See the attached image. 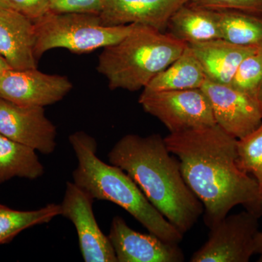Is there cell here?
I'll list each match as a JSON object with an SVG mask.
<instances>
[{
  "instance_id": "cell-29",
  "label": "cell",
  "mask_w": 262,
  "mask_h": 262,
  "mask_svg": "<svg viewBox=\"0 0 262 262\" xmlns=\"http://www.w3.org/2000/svg\"><path fill=\"white\" fill-rule=\"evenodd\" d=\"M2 9H9L4 0H0V10Z\"/></svg>"
},
{
  "instance_id": "cell-28",
  "label": "cell",
  "mask_w": 262,
  "mask_h": 262,
  "mask_svg": "<svg viewBox=\"0 0 262 262\" xmlns=\"http://www.w3.org/2000/svg\"><path fill=\"white\" fill-rule=\"evenodd\" d=\"M257 98L258 102H259L260 105H261V107L262 110V82L261 84H260L259 89H258Z\"/></svg>"
},
{
  "instance_id": "cell-18",
  "label": "cell",
  "mask_w": 262,
  "mask_h": 262,
  "mask_svg": "<svg viewBox=\"0 0 262 262\" xmlns=\"http://www.w3.org/2000/svg\"><path fill=\"white\" fill-rule=\"evenodd\" d=\"M44 173L36 150L0 134V184L13 178L35 180Z\"/></svg>"
},
{
  "instance_id": "cell-23",
  "label": "cell",
  "mask_w": 262,
  "mask_h": 262,
  "mask_svg": "<svg viewBox=\"0 0 262 262\" xmlns=\"http://www.w3.org/2000/svg\"><path fill=\"white\" fill-rule=\"evenodd\" d=\"M103 6V0H50L48 13L99 15Z\"/></svg>"
},
{
  "instance_id": "cell-27",
  "label": "cell",
  "mask_w": 262,
  "mask_h": 262,
  "mask_svg": "<svg viewBox=\"0 0 262 262\" xmlns=\"http://www.w3.org/2000/svg\"><path fill=\"white\" fill-rule=\"evenodd\" d=\"M10 70H12L11 67L8 64L6 60L0 55V75H3L5 72Z\"/></svg>"
},
{
  "instance_id": "cell-12",
  "label": "cell",
  "mask_w": 262,
  "mask_h": 262,
  "mask_svg": "<svg viewBox=\"0 0 262 262\" xmlns=\"http://www.w3.org/2000/svg\"><path fill=\"white\" fill-rule=\"evenodd\" d=\"M117 262H182L184 255L178 244L166 242L155 234L131 229L123 218L114 217L108 235Z\"/></svg>"
},
{
  "instance_id": "cell-10",
  "label": "cell",
  "mask_w": 262,
  "mask_h": 262,
  "mask_svg": "<svg viewBox=\"0 0 262 262\" xmlns=\"http://www.w3.org/2000/svg\"><path fill=\"white\" fill-rule=\"evenodd\" d=\"M73 85L66 76L37 69L10 70L0 75V98L24 106L45 107L59 102Z\"/></svg>"
},
{
  "instance_id": "cell-2",
  "label": "cell",
  "mask_w": 262,
  "mask_h": 262,
  "mask_svg": "<svg viewBox=\"0 0 262 262\" xmlns=\"http://www.w3.org/2000/svg\"><path fill=\"white\" fill-rule=\"evenodd\" d=\"M108 162L121 168L162 215L185 234L203 213V206L183 177L179 160L160 134H127L110 150Z\"/></svg>"
},
{
  "instance_id": "cell-13",
  "label": "cell",
  "mask_w": 262,
  "mask_h": 262,
  "mask_svg": "<svg viewBox=\"0 0 262 262\" xmlns=\"http://www.w3.org/2000/svg\"><path fill=\"white\" fill-rule=\"evenodd\" d=\"M190 0H103L100 13L103 25L146 26L166 32L169 19Z\"/></svg>"
},
{
  "instance_id": "cell-11",
  "label": "cell",
  "mask_w": 262,
  "mask_h": 262,
  "mask_svg": "<svg viewBox=\"0 0 262 262\" xmlns=\"http://www.w3.org/2000/svg\"><path fill=\"white\" fill-rule=\"evenodd\" d=\"M0 134L43 155L56 148V127L44 107L24 106L0 98Z\"/></svg>"
},
{
  "instance_id": "cell-21",
  "label": "cell",
  "mask_w": 262,
  "mask_h": 262,
  "mask_svg": "<svg viewBox=\"0 0 262 262\" xmlns=\"http://www.w3.org/2000/svg\"><path fill=\"white\" fill-rule=\"evenodd\" d=\"M237 165L246 173L252 174L262 196V123L256 130L237 140Z\"/></svg>"
},
{
  "instance_id": "cell-7",
  "label": "cell",
  "mask_w": 262,
  "mask_h": 262,
  "mask_svg": "<svg viewBox=\"0 0 262 262\" xmlns=\"http://www.w3.org/2000/svg\"><path fill=\"white\" fill-rule=\"evenodd\" d=\"M259 215L246 211L227 215L209 227L208 239L191 262H248L255 254Z\"/></svg>"
},
{
  "instance_id": "cell-16",
  "label": "cell",
  "mask_w": 262,
  "mask_h": 262,
  "mask_svg": "<svg viewBox=\"0 0 262 262\" xmlns=\"http://www.w3.org/2000/svg\"><path fill=\"white\" fill-rule=\"evenodd\" d=\"M167 33L186 44L222 39L215 10L187 3L169 19Z\"/></svg>"
},
{
  "instance_id": "cell-14",
  "label": "cell",
  "mask_w": 262,
  "mask_h": 262,
  "mask_svg": "<svg viewBox=\"0 0 262 262\" xmlns=\"http://www.w3.org/2000/svg\"><path fill=\"white\" fill-rule=\"evenodd\" d=\"M34 44V22L15 10H0V55L12 70L37 68Z\"/></svg>"
},
{
  "instance_id": "cell-22",
  "label": "cell",
  "mask_w": 262,
  "mask_h": 262,
  "mask_svg": "<svg viewBox=\"0 0 262 262\" xmlns=\"http://www.w3.org/2000/svg\"><path fill=\"white\" fill-rule=\"evenodd\" d=\"M261 82L262 44L241 62L230 84L245 94L257 98L258 89Z\"/></svg>"
},
{
  "instance_id": "cell-25",
  "label": "cell",
  "mask_w": 262,
  "mask_h": 262,
  "mask_svg": "<svg viewBox=\"0 0 262 262\" xmlns=\"http://www.w3.org/2000/svg\"><path fill=\"white\" fill-rule=\"evenodd\" d=\"M9 9L21 13L33 22L48 13L50 0H4Z\"/></svg>"
},
{
  "instance_id": "cell-6",
  "label": "cell",
  "mask_w": 262,
  "mask_h": 262,
  "mask_svg": "<svg viewBox=\"0 0 262 262\" xmlns=\"http://www.w3.org/2000/svg\"><path fill=\"white\" fill-rule=\"evenodd\" d=\"M139 103L170 131L182 132L215 125L209 100L201 89L182 91L143 90Z\"/></svg>"
},
{
  "instance_id": "cell-26",
  "label": "cell",
  "mask_w": 262,
  "mask_h": 262,
  "mask_svg": "<svg viewBox=\"0 0 262 262\" xmlns=\"http://www.w3.org/2000/svg\"><path fill=\"white\" fill-rule=\"evenodd\" d=\"M262 253V232L259 231L255 239V254Z\"/></svg>"
},
{
  "instance_id": "cell-8",
  "label": "cell",
  "mask_w": 262,
  "mask_h": 262,
  "mask_svg": "<svg viewBox=\"0 0 262 262\" xmlns=\"http://www.w3.org/2000/svg\"><path fill=\"white\" fill-rule=\"evenodd\" d=\"M95 200L74 182H67L61 203V215L72 222L78 235L81 254L85 262H117L108 236L95 217Z\"/></svg>"
},
{
  "instance_id": "cell-5",
  "label": "cell",
  "mask_w": 262,
  "mask_h": 262,
  "mask_svg": "<svg viewBox=\"0 0 262 262\" xmlns=\"http://www.w3.org/2000/svg\"><path fill=\"white\" fill-rule=\"evenodd\" d=\"M34 54L39 58L46 52L63 48L75 54H84L113 46L121 41L136 24L103 25L99 15L48 13L34 21Z\"/></svg>"
},
{
  "instance_id": "cell-15",
  "label": "cell",
  "mask_w": 262,
  "mask_h": 262,
  "mask_svg": "<svg viewBox=\"0 0 262 262\" xmlns=\"http://www.w3.org/2000/svg\"><path fill=\"white\" fill-rule=\"evenodd\" d=\"M187 45L201 63L207 80L221 84H230L241 62L259 46H239L224 39Z\"/></svg>"
},
{
  "instance_id": "cell-1",
  "label": "cell",
  "mask_w": 262,
  "mask_h": 262,
  "mask_svg": "<svg viewBox=\"0 0 262 262\" xmlns=\"http://www.w3.org/2000/svg\"><path fill=\"white\" fill-rule=\"evenodd\" d=\"M180 163L184 180L203 206L211 227L237 206L261 216L262 196L257 182L237 165V139L216 124L173 133L164 137Z\"/></svg>"
},
{
  "instance_id": "cell-20",
  "label": "cell",
  "mask_w": 262,
  "mask_h": 262,
  "mask_svg": "<svg viewBox=\"0 0 262 262\" xmlns=\"http://www.w3.org/2000/svg\"><path fill=\"white\" fill-rule=\"evenodd\" d=\"M61 213V205L56 203L34 211H18L0 203V245L9 244L22 231L49 223Z\"/></svg>"
},
{
  "instance_id": "cell-30",
  "label": "cell",
  "mask_w": 262,
  "mask_h": 262,
  "mask_svg": "<svg viewBox=\"0 0 262 262\" xmlns=\"http://www.w3.org/2000/svg\"><path fill=\"white\" fill-rule=\"evenodd\" d=\"M258 262H262V253H261V254H260V257L258 258Z\"/></svg>"
},
{
  "instance_id": "cell-4",
  "label": "cell",
  "mask_w": 262,
  "mask_h": 262,
  "mask_svg": "<svg viewBox=\"0 0 262 262\" xmlns=\"http://www.w3.org/2000/svg\"><path fill=\"white\" fill-rule=\"evenodd\" d=\"M187 46L168 33L136 24L121 41L103 48L97 71L110 89L138 91L171 64Z\"/></svg>"
},
{
  "instance_id": "cell-17",
  "label": "cell",
  "mask_w": 262,
  "mask_h": 262,
  "mask_svg": "<svg viewBox=\"0 0 262 262\" xmlns=\"http://www.w3.org/2000/svg\"><path fill=\"white\" fill-rule=\"evenodd\" d=\"M206 80L201 63L187 45L181 56L144 89L165 91L201 89Z\"/></svg>"
},
{
  "instance_id": "cell-3",
  "label": "cell",
  "mask_w": 262,
  "mask_h": 262,
  "mask_svg": "<svg viewBox=\"0 0 262 262\" xmlns=\"http://www.w3.org/2000/svg\"><path fill=\"white\" fill-rule=\"evenodd\" d=\"M69 141L77 159L73 182L95 201H108L123 208L149 233L166 242L179 244L184 234L168 222L124 170L98 158L96 139L84 131L71 134Z\"/></svg>"
},
{
  "instance_id": "cell-19",
  "label": "cell",
  "mask_w": 262,
  "mask_h": 262,
  "mask_svg": "<svg viewBox=\"0 0 262 262\" xmlns=\"http://www.w3.org/2000/svg\"><path fill=\"white\" fill-rule=\"evenodd\" d=\"M222 39L239 46L262 44L261 14L235 10H215Z\"/></svg>"
},
{
  "instance_id": "cell-9",
  "label": "cell",
  "mask_w": 262,
  "mask_h": 262,
  "mask_svg": "<svg viewBox=\"0 0 262 262\" xmlns=\"http://www.w3.org/2000/svg\"><path fill=\"white\" fill-rule=\"evenodd\" d=\"M215 124L237 140L256 130L262 123V110L257 98L234 89L230 84L206 80L203 87Z\"/></svg>"
},
{
  "instance_id": "cell-24",
  "label": "cell",
  "mask_w": 262,
  "mask_h": 262,
  "mask_svg": "<svg viewBox=\"0 0 262 262\" xmlns=\"http://www.w3.org/2000/svg\"><path fill=\"white\" fill-rule=\"evenodd\" d=\"M189 3L211 10H235L262 14V0H190Z\"/></svg>"
}]
</instances>
